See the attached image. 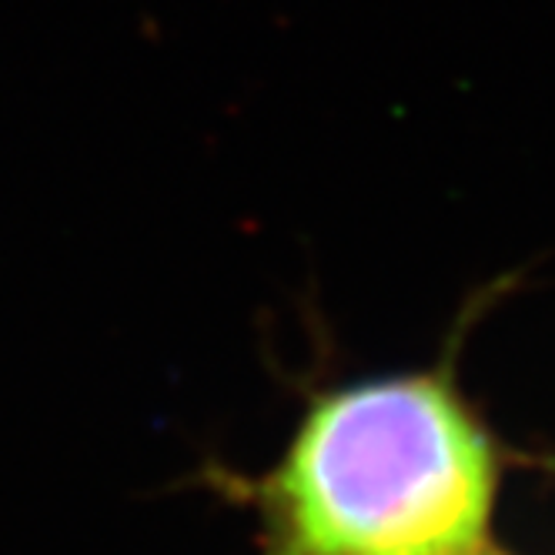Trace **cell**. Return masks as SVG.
Wrapping results in <instances>:
<instances>
[{
	"label": "cell",
	"mask_w": 555,
	"mask_h": 555,
	"mask_svg": "<svg viewBox=\"0 0 555 555\" xmlns=\"http://www.w3.org/2000/svg\"><path fill=\"white\" fill-rule=\"evenodd\" d=\"M228 482L261 515V555H465L495 459L446 382L391 378L325 395L274 472Z\"/></svg>",
	"instance_id": "6da1fadb"
},
{
	"label": "cell",
	"mask_w": 555,
	"mask_h": 555,
	"mask_svg": "<svg viewBox=\"0 0 555 555\" xmlns=\"http://www.w3.org/2000/svg\"><path fill=\"white\" fill-rule=\"evenodd\" d=\"M465 555H499V552H486V548L479 545V548H472V552H465Z\"/></svg>",
	"instance_id": "7a4b0ae2"
}]
</instances>
